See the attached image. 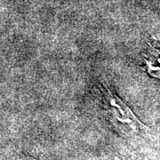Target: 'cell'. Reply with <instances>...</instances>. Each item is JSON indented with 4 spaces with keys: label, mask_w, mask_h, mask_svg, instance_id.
Here are the masks:
<instances>
[{
    "label": "cell",
    "mask_w": 160,
    "mask_h": 160,
    "mask_svg": "<svg viewBox=\"0 0 160 160\" xmlns=\"http://www.w3.org/2000/svg\"><path fill=\"white\" fill-rule=\"evenodd\" d=\"M18 160H36V159L32 158H29V157H22V158H20Z\"/></svg>",
    "instance_id": "obj_1"
}]
</instances>
